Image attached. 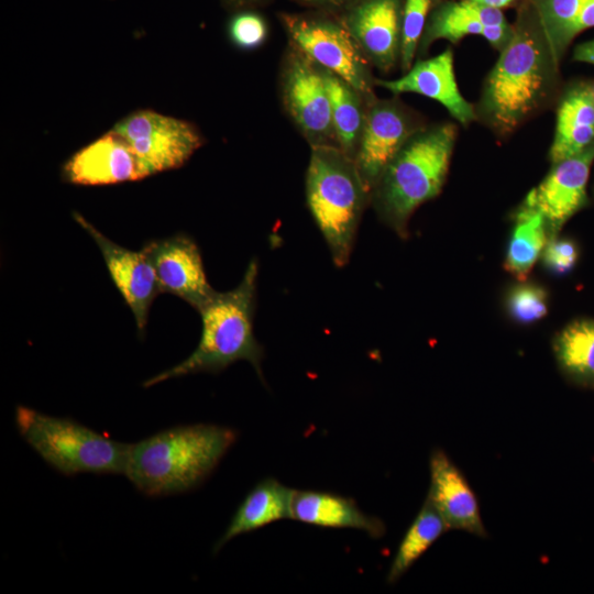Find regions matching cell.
<instances>
[{
    "label": "cell",
    "mask_w": 594,
    "mask_h": 594,
    "mask_svg": "<svg viewBox=\"0 0 594 594\" xmlns=\"http://www.w3.org/2000/svg\"><path fill=\"white\" fill-rule=\"evenodd\" d=\"M594 26V0H585L568 33V44L581 32Z\"/></svg>",
    "instance_id": "obj_32"
},
{
    "label": "cell",
    "mask_w": 594,
    "mask_h": 594,
    "mask_svg": "<svg viewBox=\"0 0 594 594\" xmlns=\"http://www.w3.org/2000/svg\"><path fill=\"white\" fill-rule=\"evenodd\" d=\"M431 1H432L433 4H436V3H439V2L444 1V0H431Z\"/></svg>",
    "instance_id": "obj_36"
},
{
    "label": "cell",
    "mask_w": 594,
    "mask_h": 594,
    "mask_svg": "<svg viewBox=\"0 0 594 594\" xmlns=\"http://www.w3.org/2000/svg\"><path fill=\"white\" fill-rule=\"evenodd\" d=\"M534 9L559 63L568 44V33L585 0H527Z\"/></svg>",
    "instance_id": "obj_26"
},
{
    "label": "cell",
    "mask_w": 594,
    "mask_h": 594,
    "mask_svg": "<svg viewBox=\"0 0 594 594\" xmlns=\"http://www.w3.org/2000/svg\"><path fill=\"white\" fill-rule=\"evenodd\" d=\"M258 265L250 261L242 280L232 290L215 294L198 309L201 336L193 353L175 366L144 382L151 387L164 381L200 372L219 373L238 361H248L264 382V350L253 331Z\"/></svg>",
    "instance_id": "obj_3"
},
{
    "label": "cell",
    "mask_w": 594,
    "mask_h": 594,
    "mask_svg": "<svg viewBox=\"0 0 594 594\" xmlns=\"http://www.w3.org/2000/svg\"><path fill=\"white\" fill-rule=\"evenodd\" d=\"M404 0H359L340 16L372 67L388 73L400 61Z\"/></svg>",
    "instance_id": "obj_13"
},
{
    "label": "cell",
    "mask_w": 594,
    "mask_h": 594,
    "mask_svg": "<svg viewBox=\"0 0 594 594\" xmlns=\"http://www.w3.org/2000/svg\"><path fill=\"white\" fill-rule=\"evenodd\" d=\"M238 438L212 424L176 426L131 443L124 475L147 496L185 493L199 486Z\"/></svg>",
    "instance_id": "obj_2"
},
{
    "label": "cell",
    "mask_w": 594,
    "mask_h": 594,
    "mask_svg": "<svg viewBox=\"0 0 594 594\" xmlns=\"http://www.w3.org/2000/svg\"><path fill=\"white\" fill-rule=\"evenodd\" d=\"M448 529L450 528L444 519L426 499L396 551L387 582L389 584L397 582Z\"/></svg>",
    "instance_id": "obj_25"
},
{
    "label": "cell",
    "mask_w": 594,
    "mask_h": 594,
    "mask_svg": "<svg viewBox=\"0 0 594 594\" xmlns=\"http://www.w3.org/2000/svg\"><path fill=\"white\" fill-rule=\"evenodd\" d=\"M594 143L593 87L579 84L563 95L557 111L550 161L556 164L571 157Z\"/></svg>",
    "instance_id": "obj_20"
},
{
    "label": "cell",
    "mask_w": 594,
    "mask_h": 594,
    "mask_svg": "<svg viewBox=\"0 0 594 594\" xmlns=\"http://www.w3.org/2000/svg\"><path fill=\"white\" fill-rule=\"evenodd\" d=\"M513 33V25L507 23L499 9L471 0H444L436 3L429 12L417 54L427 53L437 40L457 43L468 35L483 36L501 52L510 41Z\"/></svg>",
    "instance_id": "obj_15"
},
{
    "label": "cell",
    "mask_w": 594,
    "mask_h": 594,
    "mask_svg": "<svg viewBox=\"0 0 594 594\" xmlns=\"http://www.w3.org/2000/svg\"><path fill=\"white\" fill-rule=\"evenodd\" d=\"M22 438L52 468L66 476L125 473L131 443L118 442L69 418L18 406Z\"/></svg>",
    "instance_id": "obj_6"
},
{
    "label": "cell",
    "mask_w": 594,
    "mask_h": 594,
    "mask_svg": "<svg viewBox=\"0 0 594 594\" xmlns=\"http://www.w3.org/2000/svg\"><path fill=\"white\" fill-rule=\"evenodd\" d=\"M322 73L330 97L338 146L354 160L365 121L367 101L338 75L326 68H322Z\"/></svg>",
    "instance_id": "obj_22"
},
{
    "label": "cell",
    "mask_w": 594,
    "mask_h": 594,
    "mask_svg": "<svg viewBox=\"0 0 594 594\" xmlns=\"http://www.w3.org/2000/svg\"><path fill=\"white\" fill-rule=\"evenodd\" d=\"M554 353L572 380L594 385V320L581 319L566 326L556 338Z\"/></svg>",
    "instance_id": "obj_24"
},
{
    "label": "cell",
    "mask_w": 594,
    "mask_h": 594,
    "mask_svg": "<svg viewBox=\"0 0 594 594\" xmlns=\"http://www.w3.org/2000/svg\"><path fill=\"white\" fill-rule=\"evenodd\" d=\"M513 28L510 41L485 80L476 110L499 135L510 134L544 105L559 65L528 1Z\"/></svg>",
    "instance_id": "obj_1"
},
{
    "label": "cell",
    "mask_w": 594,
    "mask_h": 594,
    "mask_svg": "<svg viewBox=\"0 0 594 594\" xmlns=\"http://www.w3.org/2000/svg\"><path fill=\"white\" fill-rule=\"evenodd\" d=\"M142 249L155 270L161 293L173 294L197 310L215 294L200 250L190 237L179 233L153 240Z\"/></svg>",
    "instance_id": "obj_12"
},
{
    "label": "cell",
    "mask_w": 594,
    "mask_h": 594,
    "mask_svg": "<svg viewBox=\"0 0 594 594\" xmlns=\"http://www.w3.org/2000/svg\"><path fill=\"white\" fill-rule=\"evenodd\" d=\"M277 18L288 36V43L320 67L345 80L367 102L376 97L372 66L340 15L309 10L300 13L280 12Z\"/></svg>",
    "instance_id": "obj_7"
},
{
    "label": "cell",
    "mask_w": 594,
    "mask_h": 594,
    "mask_svg": "<svg viewBox=\"0 0 594 594\" xmlns=\"http://www.w3.org/2000/svg\"><path fill=\"white\" fill-rule=\"evenodd\" d=\"M293 492V488L274 477L260 481L239 505L226 531L215 543L213 553L242 534L257 530L282 519H292Z\"/></svg>",
    "instance_id": "obj_21"
},
{
    "label": "cell",
    "mask_w": 594,
    "mask_h": 594,
    "mask_svg": "<svg viewBox=\"0 0 594 594\" xmlns=\"http://www.w3.org/2000/svg\"><path fill=\"white\" fill-rule=\"evenodd\" d=\"M63 176L70 184L85 186L144 178L130 144L113 130L76 152L65 163Z\"/></svg>",
    "instance_id": "obj_17"
},
{
    "label": "cell",
    "mask_w": 594,
    "mask_h": 594,
    "mask_svg": "<svg viewBox=\"0 0 594 594\" xmlns=\"http://www.w3.org/2000/svg\"><path fill=\"white\" fill-rule=\"evenodd\" d=\"M375 84L394 95L411 92L433 99L463 127L477 118L475 108L459 89L451 50L431 58H418L402 77L393 80L376 79Z\"/></svg>",
    "instance_id": "obj_16"
},
{
    "label": "cell",
    "mask_w": 594,
    "mask_h": 594,
    "mask_svg": "<svg viewBox=\"0 0 594 594\" xmlns=\"http://www.w3.org/2000/svg\"><path fill=\"white\" fill-rule=\"evenodd\" d=\"M594 162V143L556 164L526 197L521 208L542 216L550 237L587 204L586 185Z\"/></svg>",
    "instance_id": "obj_11"
},
{
    "label": "cell",
    "mask_w": 594,
    "mask_h": 594,
    "mask_svg": "<svg viewBox=\"0 0 594 594\" xmlns=\"http://www.w3.org/2000/svg\"><path fill=\"white\" fill-rule=\"evenodd\" d=\"M573 59L594 65V40L579 44L573 52Z\"/></svg>",
    "instance_id": "obj_33"
},
{
    "label": "cell",
    "mask_w": 594,
    "mask_h": 594,
    "mask_svg": "<svg viewBox=\"0 0 594 594\" xmlns=\"http://www.w3.org/2000/svg\"><path fill=\"white\" fill-rule=\"evenodd\" d=\"M306 172V199L336 266L351 257L363 212L371 204L353 158L338 146H310Z\"/></svg>",
    "instance_id": "obj_5"
},
{
    "label": "cell",
    "mask_w": 594,
    "mask_h": 594,
    "mask_svg": "<svg viewBox=\"0 0 594 594\" xmlns=\"http://www.w3.org/2000/svg\"><path fill=\"white\" fill-rule=\"evenodd\" d=\"M74 219L97 243L112 282L130 307L139 333L143 334L150 307L161 294L150 257L143 249L132 251L112 242L80 215L74 213Z\"/></svg>",
    "instance_id": "obj_14"
},
{
    "label": "cell",
    "mask_w": 594,
    "mask_h": 594,
    "mask_svg": "<svg viewBox=\"0 0 594 594\" xmlns=\"http://www.w3.org/2000/svg\"><path fill=\"white\" fill-rule=\"evenodd\" d=\"M267 23L252 9L237 11L228 23V33L233 44L240 48L253 50L267 37Z\"/></svg>",
    "instance_id": "obj_29"
},
{
    "label": "cell",
    "mask_w": 594,
    "mask_h": 594,
    "mask_svg": "<svg viewBox=\"0 0 594 594\" xmlns=\"http://www.w3.org/2000/svg\"><path fill=\"white\" fill-rule=\"evenodd\" d=\"M309 10L341 15L359 0H293Z\"/></svg>",
    "instance_id": "obj_31"
},
{
    "label": "cell",
    "mask_w": 594,
    "mask_h": 594,
    "mask_svg": "<svg viewBox=\"0 0 594 594\" xmlns=\"http://www.w3.org/2000/svg\"><path fill=\"white\" fill-rule=\"evenodd\" d=\"M592 87H593V91H594V86H592Z\"/></svg>",
    "instance_id": "obj_37"
},
{
    "label": "cell",
    "mask_w": 594,
    "mask_h": 594,
    "mask_svg": "<svg viewBox=\"0 0 594 594\" xmlns=\"http://www.w3.org/2000/svg\"><path fill=\"white\" fill-rule=\"evenodd\" d=\"M222 3L235 11L255 9L270 3L272 0H221Z\"/></svg>",
    "instance_id": "obj_34"
},
{
    "label": "cell",
    "mask_w": 594,
    "mask_h": 594,
    "mask_svg": "<svg viewBox=\"0 0 594 594\" xmlns=\"http://www.w3.org/2000/svg\"><path fill=\"white\" fill-rule=\"evenodd\" d=\"M421 127L398 99L375 97L367 102L354 162L370 191L404 143Z\"/></svg>",
    "instance_id": "obj_10"
},
{
    "label": "cell",
    "mask_w": 594,
    "mask_h": 594,
    "mask_svg": "<svg viewBox=\"0 0 594 594\" xmlns=\"http://www.w3.org/2000/svg\"><path fill=\"white\" fill-rule=\"evenodd\" d=\"M279 88L287 116L309 145L338 146L322 68L290 43L282 61Z\"/></svg>",
    "instance_id": "obj_8"
},
{
    "label": "cell",
    "mask_w": 594,
    "mask_h": 594,
    "mask_svg": "<svg viewBox=\"0 0 594 594\" xmlns=\"http://www.w3.org/2000/svg\"><path fill=\"white\" fill-rule=\"evenodd\" d=\"M549 238L550 233L542 216L520 207L506 252L507 272L518 280L525 282L541 256Z\"/></svg>",
    "instance_id": "obj_23"
},
{
    "label": "cell",
    "mask_w": 594,
    "mask_h": 594,
    "mask_svg": "<svg viewBox=\"0 0 594 594\" xmlns=\"http://www.w3.org/2000/svg\"><path fill=\"white\" fill-rule=\"evenodd\" d=\"M509 315L520 323H532L548 312V294L535 284H519L508 294Z\"/></svg>",
    "instance_id": "obj_28"
},
{
    "label": "cell",
    "mask_w": 594,
    "mask_h": 594,
    "mask_svg": "<svg viewBox=\"0 0 594 594\" xmlns=\"http://www.w3.org/2000/svg\"><path fill=\"white\" fill-rule=\"evenodd\" d=\"M290 514L292 519L308 525L358 529L372 538L385 534L381 519L365 514L352 498L330 492L294 490Z\"/></svg>",
    "instance_id": "obj_19"
},
{
    "label": "cell",
    "mask_w": 594,
    "mask_h": 594,
    "mask_svg": "<svg viewBox=\"0 0 594 594\" xmlns=\"http://www.w3.org/2000/svg\"><path fill=\"white\" fill-rule=\"evenodd\" d=\"M112 130L130 144L144 178L182 167L204 142L190 122L152 110L134 111Z\"/></svg>",
    "instance_id": "obj_9"
},
{
    "label": "cell",
    "mask_w": 594,
    "mask_h": 594,
    "mask_svg": "<svg viewBox=\"0 0 594 594\" xmlns=\"http://www.w3.org/2000/svg\"><path fill=\"white\" fill-rule=\"evenodd\" d=\"M471 1H474L476 3L483 4L486 7L502 10L503 8L512 4L515 0H471Z\"/></svg>",
    "instance_id": "obj_35"
},
{
    "label": "cell",
    "mask_w": 594,
    "mask_h": 594,
    "mask_svg": "<svg viewBox=\"0 0 594 594\" xmlns=\"http://www.w3.org/2000/svg\"><path fill=\"white\" fill-rule=\"evenodd\" d=\"M579 256L575 243L569 239L550 237L541 254L543 265L553 274L570 272Z\"/></svg>",
    "instance_id": "obj_30"
},
{
    "label": "cell",
    "mask_w": 594,
    "mask_h": 594,
    "mask_svg": "<svg viewBox=\"0 0 594 594\" xmlns=\"http://www.w3.org/2000/svg\"><path fill=\"white\" fill-rule=\"evenodd\" d=\"M431 4V0H404L399 61L404 73L414 64Z\"/></svg>",
    "instance_id": "obj_27"
},
{
    "label": "cell",
    "mask_w": 594,
    "mask_h": 594,
    "mask_svg": "<svg viewBox=\"0 0 594 594\" xmlns=\"http://www.w3.org/2000/svg\"><path fill=\"white\" fill-rule=\"evenodd\" d=\"M427 499L451 529L480 537L486 535L476 497L449 457L433 450L430 457V488Z\"/></svg>",
    "instance_id": "obj_18"
},
{
    "label": "cell",
    "mask_w": 594,
    "mask_h": 594,
    "mask_svg": "<svg viewBox=\"0 0 594 594\" xmlns=\"http://www.w3.org/2000/svg\"><path fill=\"white\" fill-rule=\"evenodd\" d=\"M457 134L453 123L419 128L373 187L371 204L375 212L400 238L408 235V222L416 209L441 191Z\"/></svg>",
    "instance_id": "obj_4"
}]
</instances>
